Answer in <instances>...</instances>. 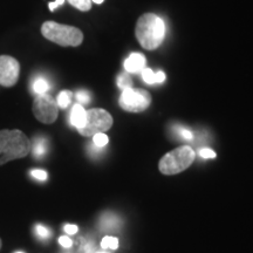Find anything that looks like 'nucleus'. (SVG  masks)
I'll return each instance as SVG.
<instances>
[{
	"label": "nucleus",
	"mask_w": 253,
	"mask_h": 253,
	"mask_svg": "<svg viewBox=\"0 0 253 253\" xmlns=\"http://www.w3.org/2000/svg\"><path fill=\"white\" fill-rule=\"evenodd\" d=\"M135 34L143 48L154 50L162 45L166 36V24L158 15L145 13L138 18Z\"/></svg>",
	"instance_id": "nucleus-1"
},
{
	"label": "nucleus",
	"mask_w": 253,
	"mask_h": 253,
	"mask_svg": "<svg viewBox=\"0 0 253 253\" xmlns=\"http://www.w3.org/2000/svg\"><path fill=\"white\" fill-rule=\"evenodd\" d=\"M32 143L19 129L0 130V166L26 157L31 153Z\"/></svg>",
	"instance_id": "nucleus-2"
},
{
	"label": "nucleus",
	"mask_w": 253,
	"mask_h": 253,
	"mask_svg": "<svg viewBox=\"0 0 253 253\" xmlns=\"http://www.w3.org/2000/svg\"><path fill=\"white\" fill-rule=\"evenodd\" d=\"M41 33L47 40L62 47H78L84 41V33L78 27L46 21L41 26Z\"/></svg>",
	"instance_id": "nucleus-3"
},
{
	"label": "nucleus",
	"mask_w": 253,
	"mask_h": 253,
	"mask_svg": "<svg viewBox=\"0 0 253 253\" xmlns=\"http://www.w3.org/2000/svg\"><path fill=\"white\" fill-rule=\"evenodd\" d=\"M195 157L194 149L189 145H183L164 155L158 164V169L164 175H176L188 169Z\"/></svg>",
	"instance_id": "nucleus-4"
},
{
	"label": "nucleus",
	"mask_w": 253,
	"mask_h": 253,
	"mask_svg": "<svg viewBox=\"0 0 253 253\" xmlns=\"http://www.w3.org/2000/svg\"><path fill=\"white\" fill-rule=\"evenodd\" d=\"M112 126L113 118L107 110L94 108L87 110L86 123L78 131L84 137H93L94 135L99 134V132L109 130Z\"/></svg>",
	"instance_id": "nucleus-5"
},
{
	"label": "nucleus",
	"mask_w": 253,
	"mask_h": 253,
	"mask_svg": "<svg viewBox=\"0 0 253 253\" xmlns=\"http://www.w3.org/2000/svg\"><path fill=\"white\" fill-rule=\"evenodd\" d=\"M34 116L38 121L45 125H52L59 115V107L54 97L48 93L37 95L32 106Z\"/></svg>",
	"instance_id": "nucleus-6"
},
{
	"label": "nucleus",
	"mask_w": 253,
	"mask_h": 253,
	"mask_svg": "<svg viewBox=\"0 0 253 253\" xmlns=\"http://www.w3.org/2000/svg\"><path fill=\"white\" fill-rule=\"evenodd\" d=\"M151 96L147 90L140 88H128L122 90L120 106L129 113H141L150 106Z\"/></svg>",
	"instance_id": "nucleus-7"
},
{
	"label": "nucleus",
	"mask_w": 253,
	"mask_h": 253,
	"mask_svg": "<svg viewBox=\"0 0 253 253\" xmlns=\"http://www.w3.org/2000/svg\"><path fill=\"white\" fill-rule=\"evenodd\" d=\"M20 65L9 55H0V86L13 87L19 80Z\"/></svg>",
	"instance_id": "nucleus-8"
},
{
	"label": "nucleus",
	"mask_w": 253,
	"mask_h": 253,
	"mask_svg": "<svg viewBox=\"0 0 253 253\" xmlns=\"http://www.w3.org/2000/svg\"><path fill=\"white\" fill-rule=\"evenodd\" d=\"M145 60L144 55L140 53H132L129 55V58L125 61V69L128 73H141L145 68Z\"/></svg>",
	"instance_id": "nucleus-9"
},
{
	"label": "nucleus",
	"mask_w": 253,
	"mask_h": 253,
	"mask_svg": "<svg viewBox=\"0 0 253 253\" xmlns=\"http://www.w3.org/2000/svg\"><path fill=\"white\" fill-rule=\"evenodd\" d=\"M86 119H87V110L84 108V106L82 104H74L72 108V112H71V125L73 126H75V128L78 129H81L82 126H84V123H86Z\"/></svg>",
	"instance_id": "nucleus-10"
},
{
	"label": "nucleus",
	"mask_w": 253,
	"mask_h": 253,
	"mask_svg": "<svg viewBox=\"0 0 253 253\" xmlns=\"http://www.w3.org/2000/svg\"><path fill=\"white\" fill-rule=\"evenodd\" d=\"M48 149V144H47V140L45 137H37L34 140L33 144H32V153H33L34 157L41 158L43 157Z\"/></svg>",
	"instance_id": "nucleus-11"
},
{
	"label": "nucleus",
	"mask_w": 253,
	"mask_h": 253,
	"mask_svg": "<svg viewBox=\"0 0 253 253\" xmlns=\"http://www.w3.org/2000/svg\"><path fill=\"white\" fill-rule=\"evenodd\" d=\"M49 89V84L46 79L43 78H38L33 82V90L37 95L39 94H45Z\"/></svg>",
	"instance_id": "nucleus-12"
},
{
	"label": "nucleus",
	"mask_w": 253,
	"mask_h": 253,
	"mask_svg": "<svg viewBox=\"0 0 253 253\" xmlns=\"http://www.w3.org/2000/svg\"><path fill=\"white\" fill-rule=\"evenodd\" d=\"M72 91L71 90H62L61 93L58 95V99H56V103H58V107L62 109H66L71 104L72 101Z\"/></svg>",
	"instance_id": "nucleus-13"
},
{
	"label": "nucleus",
	"mask_w": 253,
	"mask_h": 253,
	"mask_svg": "<svg viewBox=\"0 0 253 253\" xmlns=\"http://www.w3.org/2000/svg\"><path fill=\"white\" fill-rule=\"evenodd\" d=\"M73 7L80 9L82 12H88L91 8V0H67Z\"/></svg>",
	"instance_id": "nucleus-14"
},
{
	"label": "nucleus",
	"mask_w": 253,
	"mask_h": 253,
	"mask_svg": "<svg viewBox=\"0 0 253 253\" xmlns=\"http://www.w3.org/2000/svg\"><path fill=\"white\" fill-rule=\"evenodd\" d=\"M131 84H132V81H131V78H130V75H129V74L119 75L118 86H119L120 89L126 90V89H128V88H131L132 87Z\"/></svg>",
	"instance_id": "nucleus-15"
},
{
	"label": "nucleus",
	"mask_w": 253,
	"mask_h": 253,
	"mask_svg": "<svg viewBox=\"0 0 253 253\" xmlns=\"http://www.w3.org/2000/svg\"><path fill=\"white\" fill-rule=\"evenodd\" d=\"M101 246L102 249H112V250H116L119 248V239L115 238V237H104L101 242Z\"/></svg>",
	"instance_id": "nucleus-16"
},
{
	"label": "nucleus",
	"mask_w": 253,
	"mask_h": 253,
	"mask_svg": "<svg viewBox=\"0 0 253 253\" xmlns=\"http://www.w3.org/2000/svg\"><path fill=\"white\" fill-rule=\"evenodd\" d=\"M109 138L104 132H99V134L94 135L93 136V144L95 147H99V148H103L108 144Z\"/></svg>",
	"instance_id": "nucleus-17"
},
{
	"label": "nucleus",
	"mask_w": 253,
	"mask_h": 253,
	"mask_svg": "<svg viewBox=\"0 0 253 253\" xmlns=\"http://www.w3.org/2000/svg\"><path fill=\"white\" fill-rule=\"evenodd\" d=\"M142 79H143L145 84H155V73L151 71L150 68H144L143 71L141 72Z\"/></svg>",
	"instance_id": "nucleus-18"
},
{
	"label": "nucleus",
	"mask_w": 253,
	"mask_h": 253,
	"mask_svg": "<svg viewBox=\"0 0 253 253\" xmlns=\"http://www.w3.org/2000/svg\"><path fill=\"white\" fill-rule=\"evenodd\" d=\"M36 232H37V236L39 237L40 239H43V240L47 239V238H49V236H50V231L47 229L46 226L41 225V224H39V225H37Z\"/></svg>",
	"instance_id": "nucleus-19"
},
{
	"label": "nucleus",
	"mask_w": 253,
	"mask_h": 253,
	"mask_svg": "<svg viewBox=\"0 0 253 253\" xmlns=\"http://www.w3.org/2000/svg\"><path fill=\"white\" fill-rule=\"evenodd\" d=\"M75 97H77L79 104H88L90 102V95L84 90L78 91L77 95H75Z\"/></svg>",
	"instance_id": "nucleus-20"
},
{
	"label": "nucleus",
	"mask_w": 253,
	"mask_h": 253,
	"mask_svg": "<svg viewBox=\"0 0 253 253\" xmlns=\"http://www.w3.org/2000/svg\"><path fill=\"white\" fill-rule=\"evenodd\" d=\"M31 176L33 177V178L38 179V181H46L47 177H48V173H47L45 170L33 169L31 171Z\"/></svg>",
	"instance_id": "nucleus-21"
},
{
	"label": "nucleus",
	"mask_w": 253,
	"mask_h": 253,
	"mask_svg": "<svg viewBox=\"0 0 253 253\" xmlns=\"http://www.w3.org/2000/svg\"><path fill=\"white\" fill-rule=\"evenodd\" d=\"M199 155H201V157L205 158V160H208V158L216 157V153H214L212 149H210V148H203V149H201V151H199Z\"/></svg>",
	"instance_id": "nucleus-22"
},
{
	"label": "nucleus",
	"mask_w": 253,
	"mask_h": 253,
	"mask_svg": "<svg viewBox=\"0 0 253 253\" xmlns=\"http://www.w3.org/2000/svg\"><path fill=\"white\" fill-rule=\"evenodd\" d=\"M178 134L182 138H184V140H192V138H194V135H192V132L188 130V129L182 128V126H179V128H178Z\"/></svg>",
	"instance_id": "nucleus-23"
},
{
	"label": "nucleus",
	"mask_w": 253,
	"mask_h": 253,
	"mask_svg": "<svg viewBox=\"0 0 253 253\" xmlns=\"http://www.w3.org/2000/svg\"><path fill=\"white\" fill-rule=\"evenodd\" d=\"M59 243H60V244H61V246H63V248H66V249L71 248V246L73 245L72 239L68 238V237H66V236L60 237V238H59Z\"/></svg>",
	"instance_id": "nucleus-24"
},
{
	"label": "nucleus",
	"mask_w": 253,
	"mask_h": 253,
	"mask_svg": "<svg viewBox=\"0 0 253 253\" xmlns=\"http://www.w3.org/2000/svg\"><path fill=\"white\" fill-rule=\"evenodd\" d=\"M63 230H65V232L68 233V235H75L79 229L77 225H74V224H66L65 227H63Z\"/></svg>",
	"instance_id": "nucleus-25"
},
{
	"label": "nucleus",
	"mask_w": 253,
	"mask_h": 253,
	"mask_svg": "<svg viewBox=\"0 0 253 253\" xmlns=\"http://www.w3.org/2000/svg\"><path fill=\"white\" fill-rule=\"evenodd\" d=\"M166 80V74L163 72L155 73V84H162Z\"/></svg>",
	"instance_id": "nucleus-26"
},
{
	"label": "nucleus",
	"mask_w": 253,
	"mask_h": 253,
	"mask_svg": "<svg viewBox=\"0 0 253 253\" xmlns=\"http://www.w3.org/2000/svg\"><path fill=\"white\" fill-rule=\"evenodd\" d=\"M63 2H65V0H55L54 2H49V5H48V7H49V9L50 11H54L55 8H58L59 6H61Z\"/></svg>",
	"instance_id": "nucleus-27"
},
{
	"label": "nucleus",
	"mask_w": 253,
	"mask_h": 253,
	"mask_svg": "<svg viewBox=\"0 0 253 253\" xmlns=\"http://www.w3.org/2000/svg\"><path fill=\"white\" fill-rule=\"evenodd\" d=\"M91 1H94L95 4H102L104 0H91Z\"/></svg>",
	"instance_id": "nucleus-28"
},
{
	"label": "nucleus",
	"mask_w": 253,
	"mask_h": 253,
	"mask_svg": "<svg viewBox=\"0 0 253 253\" xmlns=\"http://www.w3.org/2000/svg\"><path fill=\"white\" fill-rule=\"evenodd\" d=\"M1 246H2V242H1V239H0V249H1Z\"/></svg>",
	"instance_id": "nucleus-29"
},
{
	"label": "nucleus",
	"mask_w": 253,
	"mask_h": 253,
	"mask_svg": "<svg viewBox=\"0 0 253 253\" xmlns=\"http://www.w3.org/2000/svg\"><path fill=\"white\" fill-rule=\"evenodd\" d=\"M96 253H108V252H96Z\"/></svg>",
	"instance_id": "nucleus-30"
},
{
	"label": "nucleus",
	"mask_w": 253,
	"mask_h": 253,
	"mask_svg": "<svg viewBox=\"0 0 253 253\" xmlns=\"http://www.w3.org/2000/svg\"><path fill=\"white\" fill-rule=\"evenodd\" d=\"M15 253H24V252H15Z\"/></svg>",
	"instance_id": "nucleus-31"
}]
</instances>
